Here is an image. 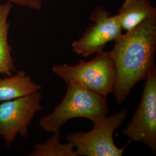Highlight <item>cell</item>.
<instances>
[{
  "label": "cell",
  "instance_id": "obj_4",
  "mask_svg": "<svg viewBox=\"0 0 156 156\" xmlns=\"http://www.w3.org/2000/svg\"><path fill=\"white\" fill-rule=\"evenodd\" d=\"M128 115L123 108L118 113L93 123L87 132H76L67 135V141L73 144L78 156H121L131 142L119 148L113 139L115 131L123 124Z\"/></svg>",
  "mask_w": 156,
  "mask_h": 156
},
{
  "label": "cell",
  "instance_id": "obj_5",
  "mask_svg": "<svg viewBox=\"0 0 156 156\" xmlns=\"http://www.w3.org/2000/svg\"><path fill=\"white\" fill-rule=\"evenodd\" d=\"M42 96L38 91L0 104V139L7 149L11 147L17 135L27 138L28 128L35 114L42 107Z\"/></svg>",
  "mask_w": 156,
  "mask_h": 156
},
{
  "label": "cell",
  "instance_id": "obj_6",
  "mask_svg": "<svg viewBox=\"0 0 156 156\" xmlns=\"http://www.w3.org/2000/svg\"><path fill=\"white\" fill-rule=\"evenodd\" d=\"M141 100L123 134L129 142H141L156 151V69L153 67L145 80Z\"/></svg>",
  "mask_w": 156,
  "mask_h": 156
},
{
  "label": "cell",
  "instance_id": "obj_3",
  "mask_svg": "<svg viewBox=\"0 0 156 156\" xmlns=\"http://www.w3.org/2000/svg\"><path fill=\"white\" fill-rule=\"evenodd\" d=\"M52 71L67 84H77L106 98L113 93L115 69L109 51L102 50L91 60H80L74 66L55 65Z\"/></svg>",
  "mask_w": 156,
  "mask_h": 156
},
{
  "label": "cell",
  "instance_id": "obj_9",
  "mask_svg": "<svg viewBox=\"0 0 156 156\" xmlns=\"http://www.w3.org/2000/svg\"><path fill=\"white\" fill-rule=\"evenodd\" d=\"M41 86L20 70L12 76L0 78V101L15 100L38 91Z\"/></svg>",
  "mask_w": 156,
  "mask_h": 156
},
{
  "label": "cell",
  "instance_id": "obj_10",
  "mask_svg": "<svg viewBox=\"0 0 156 156\" xmlns=\"http://www.w3.org/2000/svg\"><path fill=\"white\" fill-rule=\"evenodd\" d=\"M13 5L11 2H0V75L7 76L16 73L11 55V46L8 42L9 24L8 17Z\"/></svg>",
  "mask_w": 156,
  "mask_h": 156
},
{
  "label": "cell",
  "instance_id": "obj_11",
  "mask_svg": "<svg viewBox=\"0 0 156 156\" xmlns=\"http://www.w3.org/2000/svg\"><path fill=\"white\" fill-rule=\"evenodd\" d=\"M53 135L43 143L34 146L30 156H78L73 144L60 143L62 136L60 131L53 133Z\"/></svg>",
  "mask_w": 156,
  "mask_h": 156
},
{
  "label": "cell",
  "instance_id": "obj_1",
  "mask_svg": "<svg viewBox=\"0 0 156 156\" xmlns=\"http://www.w3.org/2000/svg\"><path fill=\"white\" fill-rule=\"evenodd\" d=\"M109 51L115 69L113 94L122 105L134 86L145 80L155 66L156 15L126 32L115 42Z\"/></svg>",
  "mask_w": 156,
  "mask_h": 156
},
{
  "label": "cell",
  "instance_id": "obj_2",
  "mask_svg": "<svg viewBox=\"0 0 156 156\" xmlns=\"http://www.w3.org/2000/svg\"><path fill=\"white\" fill-rule=\"evenodd\" d=\"M109 108L106 97L77 84H67V93L54 111L39 120L40 127L49 133L60 131L62 126L74 118L82 117L93 123L106 117Z\"/></svg>",
  "mask_w": 156,
  "mask_h": 156
},
{
  "label": "cell",
  "instance_id": "obj_7",
  "mask_svg": "<svg viewBox=\"0 0 156 156\" xmlns=\"http://www.w3.org/2000/svg\"><path fill=\"white\" fill-rule=\"evenodd\" d=\"M90 19L93 23L72 44L73 51L84 57L104 50L108 43L115 42L123 34L118 15H111L102 7L94 9Z\"/></svg>",
  "mask_w": 156,
  "mask_h": 156
},
{
  "label": "cell",
  "instance_id": "obj_12",
  "mask_svg": "<svg viewBox=\"0 0 156 156\" xmlns=\"http://www.w3.org/2000/svg\"><path fill=\"white\" fill-rule=\"evenodd\" d=\"M46 0H8L12 4L28 8L35 11L41 9Z\"/></svg>",
  "mask_w": 156,
  "mask_h": 156
},
{
  "label": "cell",
  "instance_id": "obj_8",
  "mask_svg": "<svg viewBox=\"0 0 156 156\" xmlns=\"http://www.w3.org/2000/svg\"><path fill=\"white\" fill-rule=\"evenodd\" d=\"M117 15L123 31L127 32L156 15V9L149 0H124Z\"/></svg>",
  "mask_w": 156,
  "mask_h": 156
}]
</instances>
